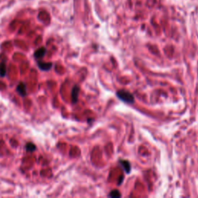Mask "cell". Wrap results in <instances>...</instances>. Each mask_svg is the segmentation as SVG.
Returning <instances> with one entry per match:
<instances>
[{
  "label": "cell",
  "mask_w": 198,
  "mask_h": 198,
  "mask_svg": "<svg viewBox=\"0 0 198 198\" xmlns=\"http://www.w3.org/2000/svg\"><path fill=\"white\" fill-rule=\"evenodd\" d=\"M117 96L118 97L120 100L123 101V102H126V103L132 104L134 102V97H133V95L130 92H127V91H118L117 92Z\"/></svg>",
  "instance_id": "obj_1"
},
{
  "label": "cell",
  "mask_w": 198,
  "mask_h": 198,
  "mask_svg": "<svg viewBox=\"0 0 198 198\" xmlns=\"http://www.w3.org/2000/svg\"><path fill=\"white\" fill-rule=\"evenodd\" d=\"M45 53H46V50H45V48L41 47L39 48V49H38L35 52V57L37 58H43V56H44Z\"/></svg>",
  "instance_id": "obj_2"
},
{
  "label": "cell",
  "mask_w": 198,
  "mask_h": 198,
  "mask_svg": "<svg viewBox=\"0 0 198 198\" xmlns=\"http://www.w3.org/2000/svg\"><path fill=\"white\" fill-rule=\"evenodd\" d=\"M17 91H18L19 93H20L22 96H25V95H26V86H25L23 84L21 83L17 86Z\"/></svg>",
  "instance_id": "obj_3"
},
{
  "label": "cell",
  "mask_w": 198,
  "mask_h": 198,
  "mask_svg": "<svg viewBox=\"0 0 198 198\" xmlns=\"http://www.w3.org/2000/svg\"><path fill=\"white\" fill-rule=\"evenodd\" d=\"M78 92H79V88L76 86V87L74 88L72 92V99H73V102H76L77 100V95H78Z\"/></svg>",
  "instance_id": "obj_4"
},
{
  "label": "cell",
  "mask_w": 198,
  "mask_h": 198,
  "mask_svg": "<svg viewBox=\"0 0 198 198\" xmlns=\"http://www.w3.org/2000/svg\"><path fill=\"white\" fill-rule=\"evenodd\" d=\"M120 163L121 164V165L123 166H124V168H125V171L127 173H129V171H130V164H129V163L128 162V161H124V160H121V161H120Z\"/></svg>",
  "instance_id": "obj_5"
},
{
  "label": "cell",
  "mask_w": 198,
  "mask_h": 198,
  "mask_svg": "<svg viewBox=\"0 0 198 198\" xmlns=\"http://www.w3.org/2000/svg\"><path fill=\"white\" fill-rule=\"evenodd\" d=\"M39 68L42 70H49L50 67H51V64H47V63H43V64H41L39 63Z\"/></svg>",
  "instance_id": "obj_6"
},
{
  "label": "cell",
  "mask_w": 198,
  "mask_h": 198,
  "mask_svg": "<svg viewBox=\"0 0 198 198\" xmlns=\"http://www.w3.org/2000/svg\"><path fill=\"white\" fill-rule=\"evenodd\" d=\"M6 66L3 63L0 64V75L3 77L6 74Z\"/></svg>",
  "instance_id": "obj_7"
},
{
  "label": "cell",
  "mask_w": 198,
  "mask_h": 198,
  "mask_svg": "<svg viewBox=\"0 0 198 198\" xmlns=\"http://www.w3.org/2000/svg\"><path fill=\"white\" fill-rule=\"evenodd\" d=\"M109 196H112V197H118V196H121V194L118 193V190H115V191L111 192V193H110Z\"/></svg>",
  "instance_id": "obj_8"
},
{
  "label": "cell",
  "mask_w": 198,
  "mask_h": 198,
  "mask_svg": "<svg viewBox=\"0 0 198 198\" xmlns=\"http://www.w3.org/2000/svg\"><path fill=\"white\" fill-rule=\"evenodd\" d=\"M31 148H33V149H36V147H35V146L33 144H32V143H29V144H27V146H26V149H27V150L29 151H33V149H31Z\"/></svg>",
  "instance_id": "obj_9"
}]
</instances>
